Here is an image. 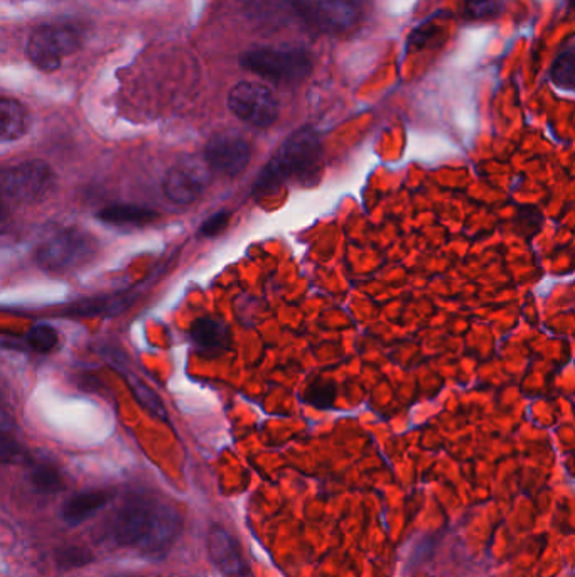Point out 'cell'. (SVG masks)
Masks as SVG:
<instances>
[{"instance_id": "11", "label": "cell", "mask_w": 575, "mask_h": 577, "mask_svg": "<svg viewBox=\"0 0 575 577\" xmlns=\"http://www.w3.org/2000/svg\"><path fill=\"white\" fill-rule=\"evenodd\" d=\"M208 549H210L211 559L213 563L228 574V576H243L245 563L241 559L240 549L234 537L226 532L225 528H211L210 537H208Z\"/></svg>"}, {"instance_id": "18", "label": "cell", "mask_w": 575, "mask_h": 577, "mask_svg": "<svg viewBox=\"0 0 575 577\" xmlns=\"http://www.w3.org/2000/svg\"><path fill=\"white\" fill-rule=\"evenodd\" d=\"M29 478L30 484L39 493H54L63 487V479L53 464H36L35 468L30 469Z\"/></svg>"}, {"instance_id": "15", "label": "cell", "mask_w": 575, "mask_h": 577, "mask_svg": "<svg viewBox=\"0 0 575 577\" xmlns=\"http://www.w3.org/2000/svg\"><path fill=\"white\" fill-rule=\"evenodd\" d=\"M0 136L4 142L17 140L23 137L29 128V118H27L26 109L15 100H2L0 103Z\"/></svg>"}, {"instance_id": "21", "label": "cell", "mask_w": 575, "mask_h": 577, "mask_svg": "<svg viewBox=\"0 0 575 577\" xmlns=\"http://www.w3.org/2000/svg\"><path fill=\"white\" fill-rule=\"evenodd\" d=\"M128 387L133 389L134 396L139 400L140 404L151 411L152 414L158 415L159 419H166V411H164V405H162L159 397L152 392L147 385H143L142 381L137 377H127Z\"/></svg>"}, {"instance_id": "4", "label": "cell", "mask_w": 575, "mask_h": 577, "mask_svg": "<svg viewBox=\"0 0 575 577\" xmlns=\"http://www.w3.org/2000/svg\"><path fill=\"white\" fill-rule=\"evenodd\" d=\"M241 64L264 78L289 84L305 78L311 72L308 51L299 48H257L241 57Z\"/></svg>"}, {"instance_id": "26", "label": "cell", "mask_w": 575, "mask_h": 577, "mask_svg": "<svg viewBox=\"0 0 575 577\" xmlns=\"http://www.w3.org/2000/svg\"><path fill=\"white\" fill-rule=\"evenodd\" d=\"M572 460H574V464H575V451H574V454H572Z\"/></svg>"}, {"instance_id": "6", "label": "cell", "mask_w": 575, "mask_h": 577, "mask_svg": "<svg viewBox=\"0 0 575 577\" xmlns=\"http://www.w3.org/2000/svg\"><path fill=\"white\" fill-rule=\"evenodd\" d=\"M82 45V35L70 24H46L36 29L27 45L29 60L42 72L60 68L64 58L75 53Z\"/></svg>"}, {"instance_id": "8", "label": "cell", "mask_w": 575, "mask_h": 577, "mask_svg": "<svg viewBox=\"0 0 575 577\" xmlns=\"http://www.w3.org/2000/svg\"><path fill=\"white\" fill-rule=\"evenodd\" d=\"M252 149L243 137L235 133L216 134L208 142L204 151V161L211 171L238 176L245 167L249 166Z\"/></svg>"}, {"instance_id": "16", "label": "cell", "mask_w": 575, "mask_h": 577, "mask_svg": "<svg viewBox=\"0 0 575 577\" xmlns=\"http://www.w3.org/2000/svg\"><path fill=\"white\" fill-rule=\"evenodd\" d=\"M513 228L520 237L532 240L543 228V215L537 206H532V204L518 208L515 218H513Z\"/></svg>"}, {"instance_id": "1", "label": "cell", "mask_w": 575, "mask_h": 577, "mask_svg": "<svg viewBox=\"0 0 575 577\" xmlns=\"http://www.w3.org/2000/svg\"><path fill=\"white\" fill-rule=\"evenodd\" d=\"M180 528L183 518L176 506L149 494H133L113 515L110 537L122 548L162 555L173 548Z\"/></svg>"}, {"instance_id": "10", "label": "cell", "mask_w": 575, "mask_h": 577, "mask_svg": "<svg viewBox=\"0 0 575 577\" xmlns=\"http://www.w3.org/2000/svg\"><path fill=\"white\" fill-rule=\"evenodd\" d=\"M210 166L201 167L195 163L173 167L164 181L166 197L176 204L195 203L210 183Z\"/></svg>"}, {"instance_id": "14", "label": "cell", "mask_w": 575, "mask_h": 577, "mask_svg": "<svg viewBox=\"0 0 575 577\" xmlns=\"http://www.w3.org/2000/svg\"><path fill=\"white\" fill-rule=\"evenodd\" d=\"M98 218L113 227H146L158 218V213L139 204H112L103 208Z\"/></svg>"}, {"instance_id": "13", "label": "cell", "mask_w": 575, "mask_h": 577, "mask_svg": "<svg viewBox=\"0 0 575 577\" xmlns=\"http://www.w3.org/2000/svg\"><path fill=\"white\" fill-rule=\"evenodd\" d=\"M191 338L200 351L210 353V355H220L229 343L228 328L213 317L196 321L191 329Z\"/></svg>"}, {"instance_id": "24", "label": "cell", "mask_w": 575, "mask_h": 577, "mask_svg": "<svg viewBox=\"0 0 575 577\" xmlns=\"http://www.w3.org/2000/svg\"><path fill=\"white\" fill-rule=\"evenodd\" d=\"M229 223V213L220 212L216 215L210 216L207 222L201 225L200 234L203 237H216V235L222 234Z\"/></svg>"}, {"instance_id": "23", "label": "cell", "mask_w": 575, "mask_h": 577, "mask_svg": "<svg viewBox=\"0 0 575 577\" xmlns=\"http://www.w3.org/2000/svg\"><path fill=\"white\" fill-rule=\"evenodd\" d=\"M500 11L498 0H466V14L473 20H489Z\"/></svg>"}, {"instance_id": "3", "label": "cell", "mask_w": 575, "mask_h": 577, "mask_svg": "<svg viewBox=\"0 0 575 577\" xmlns=\"http://www.w3.org/2000/svg\"><path fill=\"white\" fill-rule=\"evenodd\" d=\"M98 243L87 231H60L49 237L38 249V264L53 274L76 271L93 259Z\"/></svg>"}, {"instance_id": "20", "label": "cell", "mask_w": 575, "mask_h": 577, "mask_svg": "<svg viewBox=\"0 0 575 577\" xmlns=\"http://www.w3.org/2000/svg\"><path fill=\"white\" fill-rule=\"evenodd\" d=\"M27 344L38 353H49L60 343V336L57 329L49 325H36L27 333Z\"/></svg>"}, {"instance_id": "9", "label": "cell", "mask_w": 575, "mask_h": 577, "mask_svg": "<svg viewBox=\"0 0 575 577\" xmlns=\"http://www.w3.org/2000/svg\"><path fill=\"white\" fill-rule=\"evenodd\" d=\"M311 23L329 35H341L360 23L361 8L357 0H320L309 11Z\"/></svg>"}, {"instance_id": "7", "label": "cell", "mask_w": 575, "mask_h": 577, "mask_svg": "<svg viewBox=\"0 0 575 577\" xmlns=\"http://www.w3.org/2000/svg\"><path fill=\"white\" fill-rule=\"evenodd\" d=\"M228 106L240 121L253 127H271L278 117V100L267 87L253 81L238 84L229 91Z\"/></svg>"}, {"instance_id": "22", "label": "cell", "mask_w": 575, "mask_h": 577, "mask_svg": "<svg viewBox=\"0 0 575 577\" xmlns=\"http://www.w3.org/2000/svg\"><path fill=\"white\" fill-rule=\"evenodd\" d=\"M305 400L317 409L333 407L336 400V387L329 381H314V384L309 385Z\"/></svg>"}, {"instance_id": "5", "label": "cell", "mask_w": 575, "mask_h": 577, "mask_svg": "<svg viewBox=\"0 0 575 577\" xmlns=\"http://www.w3.org/2000/svg\"><path fill=\"white\" fill-rule=\"evenodd\" d=\"M57 174L45 161H26L2 171V192L15 203H41L54 191Z\"/></svg>"}, {"instance_id": "12", "label": "cell", "mask_w": 575, "mask_h": 577, "mask_svg": "<svg viewBox=\"0 0 575 577\" xmlns=\"http://www.w3.org/2000/svg\"><path fill=\"white\" fill-rule=\"evenodd\" d=\"M112 494L109 491L88 490L84 493L75 494L68 502L64 503L63 518L66 524L78 525L82 522L93 517L98 510H102L110 502Z\"/></svg>"}, {"instance_id": "2", "label": "cell", "mask_w": 575, "mask_h": 577, "mask_svg": "<svg viewBox=\"0 0 575 577\" xmlns=\"http://www.w3.org/2000/svg\"><path fill=\"white\" fill-rule=\"evenodd\" d=\"M321 167H323V148L320 137L311 128H301L275 152L271 163L260 174L253 191L264 197L278 191L289 181L312 185L320 179Z\"/></svg>"}, {"instance_id": "17", "label": "cell", "mask_w": 575, "mask_h": 577, "mask_svg": "<svg viewBox=\"0 0 575 577\" xmlns=\"http://www.w3.org/2000/svg\"><path fill=\"white\" fill-rule=\"evenodd\" d=\"M550 78L557 87L575 90V48L564 51L553 61Z\"/></svg>"}, {"instance_id": "25", "label": "cell", "mask_w": 575, "mask_h": 577, "mask_svg": "<svg viewBox=\"0 0 575 577\" xmlns=\"http://www.w3.org/2000/svg\"><path fill=\"white\" fill-rule=\"evenodd\" d=\"M568 5H571V9H574L575 11V0H568Z\"/></svg>"}, {"instance_id": "19", "label": "cell", "mask_w": 575, "mask_h": 577, "mask_svg": "<svg viewBox=\"0 0 575 577\" xmlns=\"http://www.w3.org/2000/svg\"><path fill=\"white\" fill-rule=\"evenodd\" d=\"M125 299L122 298H103L91 299V301H84L70 308L68 313L76 314V316H95V314H117L125 308Z\"/></svg>"}]
</instances>
